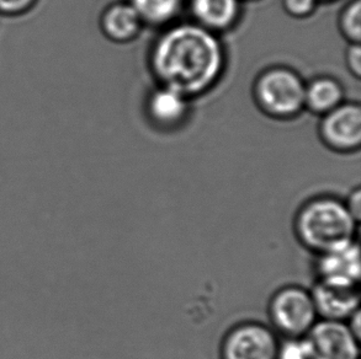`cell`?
<instances>
[{"instance_id":"cell-4","label":"cell","mask_w":361,"mask_h":359,"mask_svg":"<svg viewBox=\"0 0 361 359\" xmlns=\"http://www.w3.org/2000/svg\"><path fill=\"white\" fill-rule=\"evenodd\" d=\"M268 313L271 329L285 339L305 337L318 321L311 291L302 286H286L275 291Z\"/></svg>"},{"instance_id":"cell-20","label":"cell","mask_w":361,"mask_h":359,"mask_svg":"<svg viewBox=\"0 0 361 359\" xmlns=\"http://www.w3.org/2000/svg\"><path fill=\"white\" fill-rule=\"evenodd\" d=\"M347 204V208L352 213L353 217L357 219V222L360 220L361 215V191L359 187L350 192L347 201H344Z\"/></svg>"},{"instance_id":"cell-22","label":"cell","mask_w":361,"mask_h":359,"mask_svg":"<svg viewBox=\"0 0 361 359\" xmlns=\"http://www.w3.org/2000/svg\"><path fill=\"white\" fill-rule=\"evenodd\" d=\"M319 1V0H318ZM324 1H332V0H324Z\"/></svg>"},{"instance_id":"cell-11","label":"cell","mask_w":361,"mask_h":359,"mask_svg":"<svg viewBox=\"0 0 361 359\" xmlns=\"http://www.w3.org/2000/svg\"><path fill=\"white\" fill-rule=\"evenodd\" d=\"M191 14L195 24L211 32L230 30L240 19V0H191Z\"/></svg>"},{"instance_id":"cell-3","label":"cell","mask_w":361,"mask_h":359,"mask_svg":"<svg viewBox=\"0 0 361 359\" xmlns=\"http://www.w3.org/2000/svg\"><path fill=\"white\" fill-rule=\"evenodd\" d=\"M305 87L298 73L286 68L269 69L259 77L254 95L269 116L291 118L305 107Z\"/></svg>"},{"instance_id":"cell-2","label":"cell","mask_w":361,"mask_h":359,"mask_svg":"<svg viewBox=\"0 0 361 359\" xmlns=\"http://www.w3.org/2000/svg\"><path fill=\"white\" fill-rule=\"evenodd\" d=\"M357 223L344 201L332 196H319L300 207L293 230L303 248L321 255L357 241Z\"/></svg>"},{"instance_id":"cell-1","label":"cell","mask_w":361,"mask_h":359,"mask_svg":"<svg viewBox=\"0 0 361 359\" xmlns=\"http://www.w3.org/2000/svg\"><path fill=\"white\" fill-rule=\"evenodd\" d=\"M149 65L161 87L190 100L219 83L226 67L225 47L215 32L200 25H176L157 39Z\"/></svg>"},{"instance_id":"cell-18","label":"cell","mask_w":361,"mask_h":359,"mask_svg":"<svg viewBox=\"0 0 361 359\" xmlns=\"http://www.w3.org/2000/svg\"><path fill=\"white\" fill-rule=\"evenodd\" d=\"M347 65L350 73L359 78L361 74L360 44H352L347 51Z\"/></svg>"},{"instance_id":"cell-9","label":"cell","mask_w":361,"mask_h":359,"mask_svg":"<svg viewBox=\"0 0 361 359\" xmlns=\"http://www.w3.org/2000/svg\"><path fill=\"white\" fill-rule=\"evenodd\" d=\"M314 272L317 279L357 284L360 279V251L357 241L334 251L316 255Z\"/></svg>"},{"instance_id":"cell-7","label":"cell","mask_w":361,"mask_h":359,"mask_svg":"<svg viewBox=\"0 0 361 359\" xmlns=\"http://www.w3.org/2000/svg\"><path fill=\"white\" fill-rule=\"evenodd\" d=\"M310 291L321 320L348 321L360 310L357 284L317 279Z\"/></svg>"},{"instance_id":"cell-8","label":"cell","mask_w":361,"mask_h":359,"mask_svg":"<svg viewBox=\"0 0 361 359\" xmlns=\"http://www.w3.org/2000/svg\"><path fill=\"white\" fill-rule=\"evenodd\" d=\"M319 134L333 151H354L361 143V108L357 103H341L323 115Z\"/></svg>"},{"instance_id":"cell-13","label":"cell","mask_w":361,"mask_h":359,"mask_svg":"<svg viewBox=\"0 0 361 359\" xmlns=\"http://www.w3.org/2000/svg\"><path fill=\"white\" fill-rule=\"evenodd\" d=\"M342 85L336 79L321 77L305 87V107L317 115H326L343 103Z\"/></svg>"},{"instance_id":"cell-12","label":"cell","mask_w":361,"mask_h":359,"mask_svg":"<svg viewBox=\"0 0 361 359\" xmlns=\"http://www.w3.org/2000/svg\"><path fill=\"white\" fill-rule=\"evenodd\" d=\"M141 18L130 3H116L104 11L102 29L115 42H128L141 32Z\"/></svg>"},{"instance_id":"cell-21","label":"cell","mask_w":361,"mask_h":359,"mask_svg":"<svg viewBox=\"0 0 361 359\" xmlns=\"http://www.w3.org/2000/svg\"><path fill=\"white\" fill-rule=\"evenodd\" d=\"M349 329L352 330L353 334L357 336V339L360 340L361 337V316L360 310H357V313H354L350 319L347 321Z\"/></svg>"},{"instance_id":"cell-17","label":"cell","mask_w":361,"mask_h":359,"mask_svg":"<svg viewBox=\"0 0 361 359\" xmlns=\"http://www.w3.org/2000/svg\"><path fill=\"white\" fill-rule=\"evenodd\" d=\"M318 0H283V9L293 18H307L314 13Z\"/></svg>"},{"instance_id":"cell-6","label":"cell","mask_w":361,"mask_h":359,"mask_svg":"<svg viewBox=\"0 0 361 359\" xmlns=\"http://www.w3.org/2000/svg\"><path fill=\"white\" fill-rule=\"evenodd\" d=\"M305 339L311 359H360V340L347 321L319 319Z\"/></svg>"},{"instance_id":"cell-10","label":"cell","mask_w":361,"mask_h":359,"mask_svg":"<svg viewBox=\"0 0 361 359\" xmlns=\"http://www.w3.org/2000/svg\"><path fill=\"white\" fill-rule=\"evenodd\" d=\"M189 111V99L173 89L161 87L147 99L148 117L163 130H173L183 125Z\"/></svg>"},{"instance_id":"cell-15","label":"cell","mask_w":361,"mask_h":359,"mask_svg":"<svg viewBox=\"0 0 361 359\" xmlns=\"http://www.w3.org/2000/svg\"><path fill=\"white\" fill-rule=\"evenodd\" d=\"M339 27L343 36L352 44H360L361 0H353L343 10L339 19Z\"/></svg>"},{"instance_id":"cell-16","label":"cell","mask_w":361,"mask_h":359,"mask_svg":"<svg viewBox=\"0 0 361 359\" xmlns=\"http://www.w3.org/2000/svg\"><path fill=\"white\" fill-rule=\"evenodd\" d=\"M276 359H311L307 341L305 337H298L279 342Z\"/></svg>"},{"instance_id":"cell-14","label":"cell","mask_w":361,"mask_h":359,"mask_svg":"<svg viewBox=\"0 0 361 359\" xmlns=\"http://www.w3.org/2000/svg\"><path fill=\"white\" fill-rule=\"evenodd\" d=\"M143 25L166 26L180 14L184 0H130Z\"/></svg>"},{"instance_id":"cell-5","label":"cell","mask_w":361,"mask_h":359,"mask_svg":"<svg viewBox=\"0 0 361 359\" xmlns=\"http://www.w3.org/2000/svg\"><path fill=\"white\" fill-rule=\"evenodd\" d=\"M278 334L258 321L232 327L221 344V359H276Z\"/></svg>"},{"instance_id":"cell-19","label":"cell","mask_w":361,"mask_h":359,"mask_svg":"<svg viewBox=\"0 0 361 359\" xmlns=\"http://www.w3.org/2000/svg\"><path fill=\"white\" fill-rule=\"evenodd\" d=\"M35 0H0V11L5 14H18L29 9Z\"/></svg>"}]
</instances>
